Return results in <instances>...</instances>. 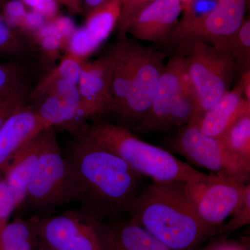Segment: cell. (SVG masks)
<instances>
[{
	"instance_id": "cell-1",
	"label": "cell",
	"mask_w": 250,
	"mask_h": 250,
	"mask_svg": "<svg viewBox=\"0 0 250 250\" xmlns=\"http://www.w3.org/2000/svg\"><path fill=\"white\" fill-rule=\"evenodd\" d=\"M74 136L65 157L76 182L80 209L102 222L123 219L141 190L142 175L83 135Z\"/></svg>"
},
{
	"instance_id": "cell-2",
	"label": "cell",
	"mask_w": 250,
	"mask_h": 250,
	"mask_svg": "<svg viewBox=\"0 0 250 250\" xmlns=\"http://www.w3.org/2000/svg\"><path fill=\"white\" fill-rule=\"evenodd\" d=\"M128 215L170 250H191L214 231L197 215L186 182H154L141 189Z\"/></svg>"
},
{
	"instance_id": "cell-3",
	"label": "cell",
	"mask_w": 250,
	"mask_h": 250,
	"mask_svg": "<svg viewBox=\"0 0 250 250\" xmlns=\"http://www.w3.org/2000/svg\"><path fill=\"white\" fill-rule=\"evenodd\" d=\"M82 134L123 159L136 172L156 182L190 183L208 174L179 160L168 151L139 139L128 128L95 118L75 134ZM74 135V136H75Z\"/></svg>"
},
{
	"instance_id": "cell-4",
	"label": "cell",
	"mask_w": 250,
	"mask_h": 250,
	"mask_svg": "<svg viewBox=\"0 0 250 250\" xmlns=\"http://www.w3.org/2000/svg\"><path fill=\"white\" fill-rule=\"evenodd\" d=\"M78 200L76 182L52 129L21 207L45 217L51 211Z\"/></svg>"
},
{
	"instance_id": "cell-5",
	"label": "cell",
	"mask_w": 250,
	"mask_h": 250,
	"mask_svg": "<svg viewBox=\"0 0 250 250\" xmlns=\"http://www.w3.org/2000/svg\"><path fill=\"white\" fill-rule=\"evenodd\" d=\"M181 50L187 53L186 68L202 116L230 90L238 67L226 49L205 41H190Z\"/></svg>"
},
{
	"instance_id": "cell-6",
	"label": "cell",
	"mask_w": 250,
	"mask_h": 250,
	"mask_svg": "<svg viewBox=\"0 0 250 250\" xmlns=\"http://www.w3.org/2000/svg\"><path fill=\"white\" fill-rule=\"evenodd\" d=\"M82 210L39 218L38 234L47 250H112L110 227Z\"/></svg>"
},
{
	"instance_id": "cell-7",
	"label": "cell",
	"mask_w": 250,
	"mask_h": 250,
	"mask_svg": "<svg viewBox=\"0 0 250 250\" xmlns=\"http://www.w3.org/2000/svg\"><path fill=\"white\" fill-rule=\"evenodd\" d=\"M187 195L202 221L215 228L239 211L250 190V182L223 174L186 183Z\"/></svg>"
},
{
	"instance_id": "cell-8",
	"label": "cell",
	"mask_w": 250,
	"mask_h": 250,
	"mask_svg": "<svg viewBox=\"0 0 250 250\" xmlns=\"http://www.w3.org/2000/svg\"><path fill=\"white\" fill-rule=\"evenodd\" d=\"M199 120H193L179 129L170 142L171 149L194 165L248 183L250 164L231 154L220 139L204 134L199 126Z\"/></svg>"
},
{
	"instance_id": "cell-9",
	"label": "cell",
	"mask_w": 250,
	"mask_h": 250,
	"mask_svg": "<svg viewBox=\"0 0 250 250\" xmlns=\"http://www.w3.org/2000/svg\"><path fill=\"white\" fill-rule=\"evenodd\" d=\"M133 75L129 95L116 115L122 126L129 129L147 116L163 70L167 52L133 41Z\"/></svg>"
},
{
	"instance_id": "cell-10",
	"label": "cell",
	"mask_w": 250,
	"mask_h": 250,
	"mask_svg": "<svg viewBox=\"0 0 250 250\" xmlns=\"http://www.w3.org/2000/svg\"><path fill=\"white\" fill-rule=\"evenodd\" d=\"M35 107L38 118L45 129L58 127L74 135L87 123L82 110L78 87L68 80L54 83Z\"/></svg>"
},
{
	"instance_id": "cell-11",
	"label": "cell",
	"mask_w": 250,
	"mask_h": 250,
	"mask_svg": "<svg viewBox=\"0 0 250 250\" xmlns=\"http://www.w3.org/2000/svg\"><path fill=\"white\" fill-rule=\"evenodd\" d=\"M250 0H218V4L200 24L189 29L172 42L182 48L190 41L201 40L225 48V43L242 25Z\"/></svg>"
},
{
	"instance_id": "cell-12",
	"label": "cell",
	"mask_w": 250,
	"mask_h": 250,
	"mask_svg": "<svg viewBox=\"0 0 250 250\" xmlns=\"http://www.w3.org/2000/svg\"><path fill=\"white\" fill-rule=\"evenodd\" d=\"M186 63L184 57L177 55L166 63L147 116L133 128L141 134L166 131L176 100L182 89Z\"/></svg>"
},
{
	"instance_id": "cell-13",
	"label": "cell",
	"mask_w": 250,
	"mask_h": 250,
	"mask_svg": "<svg viewBox=\"0 0 250 250\" xmlns=\"http://www.w3.org/2000/svg\"><path fill=\"white\" fill-rule=\"evenodd\" d=\"M111 51L93 62H85L78 87L81 105L85 119L111 113Z\"/></svg>"
},
{
	"instance_id": "cell-14",
	"label": "cell",
	"mask_w": 250,
	"mask_h": 250,
	"mask_svg": "<svg viewBox=\"0 0 250 250\" xmlns=\"http://www.w3.org/2000/svg\"><path fill=\"white\" fill-rule=\"evenodd\" d=\"M123 0H110L85 16V24L75 29L65 48L67 52L87 60L118 26Z\"/></svg>"
},
{
	"instance_id": "cell-15",
	"label": "cell",
	"mask_w": 250,
	"mask_h": 250,
	"mask_svg": "<svg viewBox=\"0 0 250 250\" xmlns=\"http://www.w3.org/2000/svg\"><path fill=\"white\" fill-rule=\"evenodd\" d=\"M183 9L180 0H156L135 16L126 34L146 42L167 41Z\"/></svg>"
},
{
	"instance_id": "cell-16",
	"label": "cell",
	"mask_w": 250,
	"mask_h": 250,
	"mask_svg": "<svg viewBox=\"0 0 250 250\" xmlns=\"http://www.w3.org/2000/svg\"><path fill=\"white\" fill-rule=\"evenodd\" d=\"M43 130L35 106L25 103L16 108L0 129V177L18 149Z\"/></svg>"
},
{
	"instance_id": "cell-17",
	"label": "cell",
	"mask_w": 250,
	"mask_h": 250,
	"mask_svg": "<svg viewBox=\"0 0 250 250\" xmlns=\"http://www.w3.org/2000/svg\"><path fill=\"white\" fill-rule=\"evenodd\" d=\"M51 129L43 130L23 145L5 169L2 177L12 194L16 208H20L24 201L28 185Z\"/></svg>"
},
{
	"instance_id": "cell-18",
	"label": "cell",
	"mask_w": 250,
	"mask_h": 250,
	"mask_svg": "<svg viewBox=\"0 0 250 250\" xmlns=\"http://www.w3.org/2000/svg\"><path fill=\"white\" fill-rule=\"evenodd\" d=\"M248 111L250 101L245 98L241 86L237 84L202 114L199 126L204 134L220 139L236 118Z\"/></svg>"
},
{
	"instance_id": "cell-19",
	"label": "cell",
	"mask_w": 250,
	"mask_h": 250,
	"mask_svg": "<svg viewBox=\"0 0 250 250\" xmlns=\"http://www.w3.org/2000/svg\"><path fill=\"white\" fill-rule=\"evenodd\" d=\"M133 41L119 39L111 51V98L112 113L118 114L129 95L133 75Z\"/></svg>"
},
{
	"instance_id": "cell-20",
	"label": "cell",
	"mask_w": 250,
	"mask_h": 250,
	"mask_svg": "<svg viewBox=\"0 0 250 250\" xmlns=\"http://www.w3.org/2000/svg\"><path fill=\"white\" fill-rule=\"evenodd\" d=\"M110 227L112 250H170L139 224L121 220Z\"/></svg>"
},
{
	"instance_id": "cell-21",
	"label": "cell",
	"mask_w": 250,
	"mask_h": 250,
	"mask_svg": "<svg viewBox=\"0 0 250 250\" xmlns=\"http://www.w3.org/2000/svg\"><path fill=\"white\" fill-rule=\"evenodd\" d=\"M39 243L37 218H17L6 225L0 239V250H34Z\"/></svg>"
},
{
	"instance_id": "cell-22",
	"label": "cell",
	"mask_w": 250,
	"mask_h": 250,
	"mask_svg": "<svg viewBox=\"0 0 250 250\" xmlns=\"http://www.w3.org/2000/svg\"><path fill=\"white\" fill-rule=\"evenodd\" d=\"M85 59L68 53L62 57L58 65L39 82L35 88L29 93V99L34 102H40L49 88L60 80H68L78 84L81 74L84 66Z\"/></svg>"
},
{
	"instance_id": "cell-23",
	"label": "cell",
	"mask_w": 250,
	"mask_h": 250,
	"mask_svg": "<svg viewBox=\"0 0 250 250\" xmlns=\"http://www.w3.org/2000/svg\"><path fill=\"white\" fill-rule=\"evenodd\" d=\"M200 118L198 100L186 68L183 84L169 118L167 129H180Z\"/></svg>"
},
{
	"instance_id": "cell-24",
	"label": "cell",
	"mask_w": 250,
	"mask_h": 250,
	"mask_svg": "<svg viewBox=\"0 0 250 250\" xmlns=\"http://www.w3.org/2000/svg\"><path fill=\"white\" fill-rule=\"evenodd\" d=\"M220 140L231 154L250 164V111L238 117Z\"/></svg>"
},
{
	"instance_id": "cell-25",
	"label": "cell",
	"mask_w": 250,
	"mask_h": 250,
	"mask_svg": "<svg viewBox=\"0 0 250 250\" xmlns=\"http://www.w3.org/2000/svg\"><path fill=\"white\" fill-rule=\"evenodd\" d=\"M218 0H191L184 8L182 18L171 33L167 42L172 43L186 31L202 22L215 9Z\"/></svg>"
},
{
	"instance_id": "cell-26",
	"label": "cell",
	"mask_w": 250,
	"mask_h": 250,
	"mask_svg": "<svg viewBox=\"0 0 250 250\" xmlns=\"http://www.w3.org/2000/svg\"><path fill=\"white\" fill-rule=\"evenodd\" d=\"M225 48L229 52L240 72L250 69V21L246 18L239 29L230 36Z\"/></svg>"
},
{
	"instance_id": "cell-27",
	"label": "cell",
	"mask_w": 250,
	"mask_h": 250,
	"mask_svg": "<svg viewBox=\"0 0 250 250\" xmlns=\"http://www.w3.org/2000/svg\"><path fill=\"white\" fill-rule=\"evenodd\" d=\"M31 49L29 42L8 24L0 13V55L20 58L30 53Z\"/></svg>"
},
{
	"instance_id": "cell-28",
	"label": "cell",
	"mask_w": 250,
	"mask_h": 250,
	"mask_svg": "<svg viewBox=\"0 0 250 250\" xmlns=\"http://www.w3.org/2000/svg\"><path fill=\"white\" fill-rule=\"evenodd\" d=\"M25 75L17 62H0V96L27 89Z\"/></svg>"
},
{
	"instance_id": "cell-29",
	"label": "cell",
	"mask_w": 250,
	"mask_h": 250,
	"mask_svg": "<svg viewBox=\"0 0 250 250\" xmlns=\"http://www.w3.org/2000/svg\"><path fill=\"white\" fill-rule=\"evenodd\" d=\"M156 0H123L121 14L118 21L119 39L126 37L130 23L140 11Z\"/></svg>"
},
{
	"instance_id": "cell-30",
	"label": "cell",
	"mask_w": 250,
	"mask_h": 250,
	"mask_svg": "<svg viewBox=\"0 0 250 250\" xmlns=\"http://www.w3.org/2000/svg\"><path fill=\"white\" fill-rule=\"evenodd\" d=\"M27 88L0 96V129L16 108L27 103Z\"/></svg>"
},
{
	"instance_id": "cell-31",
	"label": "cell",
	"mask_w": 250,
	"mask_h": 250,
	"mask_svg": "<svg viewBox=\"0 0 250 250\" xmlns=\"http://www.w3.org/2000/svg\"><path fill=\"white\" fill-rule=\"evenodd\" d=\"M15 209H16V204L12 194L4 179L2 177H0V239Z\"/></svg>"
},
{
	"instance_id": "cell-32",
	"label": "cell",
	"mask_w": 250,
	"mask_h": 250,
	"mask_svg": "<svg viewBox=\"0 0 250 250\" xmlns=\"http://www.w3.org/2000/svg\"><path fill=\"white\" fill-rule=\"evenodd\" d=\"M233 218L229 223L225 227V231H231L243 226L250 221V190L247 194L246 200L239 211L233 215Z\"/></svg>"
},
{
	"instance_id": "cell-33",
	"label": "cell",
	"mask_w": 250,
	"mask_h": 250,
	"mask_svg": "<svg viewBox=\"0 0 250 250\" xmlns=\"http://www.w3.org/2000/svg\"><path fill=\"white\" fill-rule=\"evenodd\" d=\"M238 84L241 86L245 98L250 101V69L241 72V80Z\"/></svg>"
},
{
	"instance_id": "cell-34",
	"label": "cell",
	"mask_w": 250,
	"mask_h": 250,
	"mask_svg": "<svg viewBox=\"0 0 250 250\" xmlns=\"http://www.w3.org/2000/svg\"><path fill=\"white\" fill-rule=\"evenodd\" d=\"M57 1L63 5L72 14H80L83 13L82 0H57Z\"/></svg>"
},
{
	"instance_id": "cell-35",
	"label": "cell",
	"mask_w": 250,
	"mask_h": 250,
	"mask_svg": "<svg viewBox=\"0 0 250 250\" xmlns=\"http://www.w3.org/2000/svg\"><path fill=\"white\" fill-rule=\"evenodd\" d=\"M110 0H82L83 4V12H84L85 16L93 11V10L106 4Z\"/></svg>"
},
{
	"instance_id": "cell-36",
	"label": "cell",
	"mask_w": 250,
	"mask_h": 250,
	"mask_svg": "<svg viewBox=\"0 0 250 250\" xmlns=\"http://www.w3.org/2000/svg\"><path fill=\"white\" fill-rule=\"evenodd\" d=\"M206 250H242L238 248H235V247L232 246H223L220 247V248H213V249H208Z\"/></svg>"
},
{
	"instance_id": "cell-37",
	"label": "cell",
	"mask_w": 250,
	"mask_h": 250,
	"mask_svg": "<svg viewBox=\"0 0 250 250\" xmlns=\"http://www.w3.org/2000/svg\"><path fill=\"white\" fill-rule=\"evenodd\" d=\"M190 1H191V0H180L181 2H182V5H183L184 9L189 4Z\"/></svg>"
},
{
	"instance_id": "cell-38",
	"label": "cell",
	"mask_w": 250,
	"mask_h": 250,
	"mask_svg": "<svg viewBox=\"0 0 250 250\" xmlns=\"http://www.w3.org/2000/svg\"><path fill=\"white\" fill-rule=\"evenodd\" d=\"M34 250H46L45 248H43V247L42 246V248H38V247H37V248H36V249Z\"/></svg>"
},
{
	"instance_id": "cell-39",
	"label": "cell",
	"mask_w": 250,
	"mask_h": 250,
	"mask_svg": "<svg viewBox=\"0 0 250 250\" xmlns=\"http://www.w3.org/2000/svg\"><path fill=\"white\" fill-rule=\"evenodd\" d=\"M1 3V0H0V4Z\"/></svg>"
}]
</instances>
